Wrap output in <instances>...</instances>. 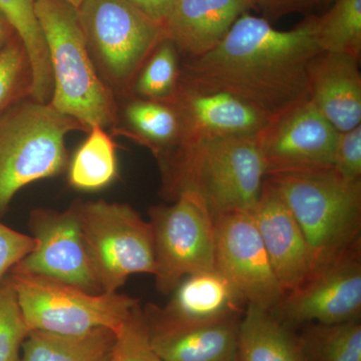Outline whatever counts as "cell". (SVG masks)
Segmentation results:
<instances>
[{
	"label": "cell",
	"mask_w": 361,
	"mask_h": 361,
	"mask_svg": "<svg viewBox=\"0 0 361 361\" xmlns=\"http://www.w3.org/2000/svg\"><path fill=\"white\" fill-rule=\"evenodd\" d=\"M116 337L108 329L78 336L32 330L23 344V361H108Z\"/></svg>",
	"instance_id": "22"
},
{
	"label": "cell",
	"mask_w": 361,
	"mask_h": 361,
	"mask_svg": "<svg viewBox=\"0 0 361 361\" xmlns=\"http://www.w3.org/2000/svg\"><path fill=\"white\" fill-rule=\"evenodd\" d=\"M180 54L165 39L145 63L133 87V96L152 101L169 102L180 80Z\"/></svg>",
	"instance_id": "27"
},
{
	"label": "cell",
	"mask_w": 361,
	"mask_h": 361,
	"mask_svg": "<svg viewBox=\"0 0 361 361\" xmlns=\"http://www.w3.org/2000/svg\"><path fill=\"white\" fill-rule=\"evenodd\" d=\"M66 1H68V4H73V6H75L78 8L84 0H66Z\"/></svg>",
	"instance_id": "36"
},
{
	"label": "cell",
	"mask_w": 361,
	"mask_h": 361,
	"mask_svg": "<svg viewBox=\"0 0 361 361\" xmlns=\"http://www.w3.org/2000/svg\"><path fill=\"white\" fill-rule=\"evenodd\" d=\"M103 293H116L133 274L155 272L151 225L127 204L104 200L73 204Z\"/></svg>",
	"instance_id": "8"
},
{
	"label": "cell",
	"mask_w": 361,
	"mask_h": 361,
	"mask_svg": "<svg viewBox=\"0 0 361 361\" xmlns=\"http://www.w3.org/2000/svg\"><path fill=\"white\" fill-rule=\"evenodd\" d=\"M316 23L317 16H310L290 30H278L247 13L212 51L185 59L180 77L229 92L273 118L308 99V68L322 52Z\"/></svg>",
	"instance_id": "1"
},
{
	"label": "cell",
	"mask_w": 361,
	"mask_h": 361,
	"mask_svg": "<svg viewBox=\"0 0 361 361\" xmlns=\"http://www.w3.org/2000/svg\"><path fill=\"white\" fill-rule=\"evenodd\" d=\"M240 361H306L299 338L271 311L247 305L239 323Z\"/></svg>",
	"instance_id": "21"
},
{
	"label": "cell",
	"mask_w": 361,
	"mask_h": 361,
	"mask_svg": "<svg viewBox=\"0 0 361 361\" xmlns=\"http://www.w3.org/2000/svg\"><path fill=\"white\" fill-rule=\"evenodd\" d=\"M265 178L300 225L315 271L360 245L361 180L332 167Z\"/></svg>",
	"instance_id": "4"
},
{
	"label": "cell",
	"mask_w": 361,
	"mask_h": 361,
	"mask_svg": "<svg viewBox=\"0 0 361 361\" xmlns=\"http://www.w3.org/2000/svg\"><path fill=\"white\" fill-rule=\"evenodd\" d=\"M0 13L6 16L20 37L32 63V99L49 104L54 78L44 33L35 11V0H0Z\"/></svg>",
	"instance_id": "23"
},
{
	"label": "cell",
	"mask_w": 361,
	"mask_h": 361,
	"mask_svg": "<svg viewBox=\"0 0 361 361\" xmlns=\"http://www.w3.org/2000/svg\"><path fill=\"white\" fill-rule=\"evenodd\" d=\"M254 7V0H174L164 25L166 39L180 56L198 58L219 44L234 23Z\"/></svg>",
	"instance_id": "17"
},
{
	"label": "cell",
	"mask_w": 361,
	"mask_h": 361,
	"mask_svg": "<svg viewBox=\"0 0 361 361\" xmlns=\"http://www.w3.org/2000/svg\"><path fill=\"white\" fill-rule=\"evenodd\" d=\"M116 336L108 361H163L152 346L141 304L135 306Z\"/></svg>",
	"instance_id": "30"
},
{
	"label": "cell",
	"mask_w": 361,
	"mask_h": 361,
	"mask_svg": "<svg viewBox=\"0 0 361 361\" xmlns=\"http://www.w3.org/2000/svg\"><path fill=\"white\" fill-rule=\"evenodd\" d=\"M68 163V183L75 189L97 191L118 177V158L113 137L103 127H92Z\"/></svg>",
	"instance_id": "24"
},
{
	"label": "cell",
	"mask_w": 361,
	"mask_h": 361,
	"mask_svg": "<svg viewBox=\"0 0 361 361\" xmlns=\"http://www.w3.org/2000/svg\"><path fill=\"white\" fill-rule=\"evenodd\" d=\"M89 130L32 97L0 115V218L23 188L65 170L68 134Z\"/></svg>",
	"instance_id": "5"
},
{
	"label": "cell",
	"mask_w": 361,
	"mask_h": 361,
	"mask_svg": "<svg viewBox=\"0 0 361 361\" xmlns=\"http://www.w3.org/2000/svg\"><path fill=\"white\" fill-rule=\"evenodd\" d=\"M32 63L18 35L0 49V115L32 96Z\"/></svg>",
	"instance_id": "28"
},
{
	"label": "cell",
	"mask_w": 361,
	"mask_h": 361,
	"mask_svg": "<svg viewBox=\"0 0 361 361\" xmlns=\"http://www.w3.org/2000/svg\"><path fill=\"white\" fill-rule=\"evenodd\" d=\"M37 246L30 235L16 231L0 222V280Z\"/></svg>",
	"instance_id": "32"
},
{
	"label": "cell",
	"mask_w": 361,
	"mask_h": 361,
	"mask_svg": "<svg viewBox=\"0 0 361 361\" xmlns=\"http://www.w3.org/2000/svg\"><path fill=\"white\" fill-rule=\"evenodd\" d=\"M16 35L13 26L6 20V16L0 13V49Z\"/></svg>",
	"instance_id": "35"
},
{
	"label": "cell",
	"mask_w": 361,
	"mask_h": 361,
	"mask_svg": "<svg viewBox=\"0 0 361 361\" xmlns=\"http://www.w3.org/2000/svg\"><path fill=\"white\" fill-rule=\"evenodd\" d=\"M240 318L191 329L148 326L163 361H240Z\"/></svg>",
	"instance_id": "19"
},
{
	"label": "cell",
	"mask_w": 361,
	"mask_h": 361,
	"mask_svg": "<svg viewBox=\"0 0 361 361\" xmlns=\"http://www.w3.org/2000/svg\"><path fill=\"white\" fill-rule=\"evenodd\" d=\"M129 1L163 27L174 4V0H129Z\"/></svg>",
	"instance_id": "34"
},
{
	"label": "cell",
	"mask_w": 361,
	"mask_h": 361,
	"mask_svg": "<svg viewBox=\"0 0 361 361\" xmlns=\"http://www.w3.org/2000/svg\"><path fill=\"white\" fill-rule=\"evenodd\" d=\"M30 331L78 336L108 329L118 334L137 299L125 294L90 293L16 265L7 273Z\"/></svg>",
	"instance_id": "7"
},
{
	"label": "cell",
	"mask_w": 361,
	"mask_h": 361,
	"mask_svg": "<svg viewBox=\"0 0 361 361\" xmlns=\"http://www.w3.org/2000/svg\"><path fill=\"white\" fill-rule=\"evenodd\" d=\"M30 329L7 274L0 280V361H20V349Z\"/></svg>",
	"instance_id": "29"
},
{
	"label": "cell",
	"mask_w": 361,
	"mask_h": 361,
	"mask_svg": "<svg viewBox=\"0 0 361 361\" xmlns=\"http://www.w3.org/2000/svg\"><path fill=\"white\" fill-rule=\"evenodd\" d=\"M251 215L285 295L302 286L315 272L302 229L267 179Z\"/></svg>",
	"instance_id": "15"
},
{
	"label": "cell",
	"mask_w": 361,
	"mask_h": 361,
	"mask_svg": "<svg viewBox=\"0 0 361 361\" xmlns=\"http://www.w3.org/2000/svg\"><path fill=\"white\" fill-rule=\"evenodd\" d=\"M244 305L241 294L214 269L185 278L165 307L148 304L142 310L148 326L191 329L240 318Z\"/></svg>",
	"instance_id": "16"
},
{
	"label": "cell",
	"mask_w": 361,
	"mask_h": 361,
	"mask_svg": "<svg viewBox=\"0 0 361 361\" xmlns=\"http://www.w3.org/2000/svg\"><path fill=\"white\" fill-rule=\"evenodd\" d=\"M167 103L179 118V144L201 137H257L271 120L229 92L205 89L180 77Z\"/></svg>",
	"instance_id": "14"
},
{
	"label": "cell",
	"mask_w": 361,
	"mask_h": 361,
	"mask_svg": "<svg viewBox=\"0 0 361 361\" xmlns=\"http://www.w3.org/2000/svg\"><path fill=\"white\" fill-rule=\"evenodd\" d=\"M306 361H361L360 319L310 323L299 338Z\"/></svg>",
	"instance_id": "25"
},
{
	"label": "cell",
	"mask_w": 361,
	"mask_h": 361,
	"mask_svg": "<svg viewBox=\"0 0 361 361\" xmlns=\"http://www.w3.org/2000/svg\"><path fill=\"white\" fill-rule=\"evenodd\" d=\"M28 223L37 246L16 265L90 293H103L73 205L66 211L35 209Z\"/></svg>",
	"instance_id": "13"
},
{
	"label": "cell",
	"mask_w": 361,
	"mask_h": 361,
	"mask_svg": "<svg viewBox=\"0 0 361 361\" xmlns=\"http://www.w3.org/2000/svg\"><path fill=\"white\" fill-rule=\"evenodd\" d=\"M271 312L288 327L360 319V245L316 270L302 286L286 294Z\"/></svg>",
	"instance_id": "12"
},
{
	"label": "cell",
	"mask_w": 361,
	"mask_h": 361,
	"mask_svg": "<svg viewBox=\"0 0 361 361\" xmlns=\"http://www.w3.org/2000/svg\"><path fill=\"white\" fill-rule=\"evenodd\" d=\"M149 213L158 291L171 293L190 275L216 269L215 219L198 196L182 194Z\"/></svg>",
	"instance_id": "9"
},
{
	"label": "cell",
	"mask_w": 361,
	"mask_h": 361,
	"mask_svg": "<svg viewBox=\"0 0 361 361\" xmlns=\"http://www.w3.org/2000/svg\"><path fill=\"white\" fill-rule=\"evenodd\" d=\"M332 168L348 180H361V125L339 132Z\"/></svg>",
	"instance_id": "31"
},
{
	"label": "cell",
	"mask_w": 361,
	"mask_h": 361,
	"mask_svg": "<svg viewBox=\"0 0 361 361\" xmlns=\"http://www.w3.org/2000/svg\"><path fill=\"white\" fill-rule=\"evenodd\" d=\"M78 13L99 77L116 97H132L135 78L166 39L163 26L129 0H84Z\"/></svg>",
	"instance_id": "6"
},
{
	"label": "cell",
	"mask_w": 361,
	"mask_h": 361,
	"mask_svg": "<svg viewBox=\"0 0 361 361\" xmlns=\"http://www.w3.org/2000/svg\"><path fill=\"white\" fill-rule=\"evenodd\" d=\"M215 267L247 305L271 311L285 296L251 211H232L215 218Z\"/></svg>",
	"instance_id": "10"
},
{
	"label": "cell",
	"mask_w": 361,
	"mask_h": 361,
	"mask_svg": "<svg viewBox=\"0 0 361 361\" xmlns=\"http://www.w3.org/2000/svg\"><path fill=\"white\" fill-rule=\"evenodd\" d=\"M158 161L163 196L173 202L182 194L196 195L214 219L232 211H251L266 177L257 137L180 142Z\"/></svg>",
	"instance_id": "2"
},
{
	"label": "cell",
	"mask_w": 361,
	"mask_h": 361,
	"mask_svg": "<svg viewBox=\"0 0 361 361\" xmlns=\"http://www.w3.org/2000/svg\"><path fill=\"white\" fill-rule=\"evenodd\" d=\"M308 99L338 132L361 125L360 59L319 52L308 68Z\"/></svg>",
	"instance_id": "18"
},
{
	"label": "cell",
	"mask_w": 361,
	"mask_h": 361,
	"mask_svg": "<svg viewBox=\"0 0 361 361\" xmlns=\"http://www.w3.org/2000/svg\"><path fill=\"white\" fill-rule=\"evenodd\" d=\"M316 37L322 51L360 59L361 0H336L326 13L317 16Z\"/></svg>",
	"instance_id": "26"
},
{
	"label": "cell",
	"mask_w": 361,
	"mask_h": 361,
	"mask_svg": "<svg viewBox=\"0 0 361 361\" xmlns=\"http://www.w3.org/2000/svg\"><path fill=\"white\" fill-rule=\"evenodd\" d=\"M256 7L273 18L289 13H306L326 6L332 0H254Z\"/></svg>",
	"instance_id": "33"
},
{
	"label": "cell",
	"mask_w": 361,
	"mask_h": 361,
	"mask_svg": "<svg viewBox=\"0 0 361 361\" xmlns=\"http://www.w3.org/2000/svg\"><path fill=\"white\" fill-rule=\"evenodd\" d=\"M338 133L310 99L273 116L257 135L266 176L331 168Z\"/></svg>",
	"instance_id": "11"
},
{
	"label": "cell",
	"mask_w": 361,
	"mask_h": 361,
	"mask_svg": "<svg viewBox=\"0 0 361 361\" xmlns=\"http://www.w3.org/2000/svg\"><path fill=\"white\" fill-rule=\"evenodd\" d=\"M35 11L54 78L49 104L89 130L114 129L120 108L90 58L77 7L66 0H35Z\"/></svg>",
	"instance_id": "3"
},
{
	"label": "cell",
	"mask_w": 361,
	"mask_h": 361,
	"mask_svg": "<svg viewBox=\"0 0 361 361\" xmlns=\"http://www.w3.org/2000/svg\"><path fill=\"white\" fill-rule=\"evenodd\" d=\"M114 135L129 137L147 147L157 160L175 148L180 142V127L175 109L167 102L127 97Z\"/></svg>",
	"instance_id": "20"
}]
</instances>
